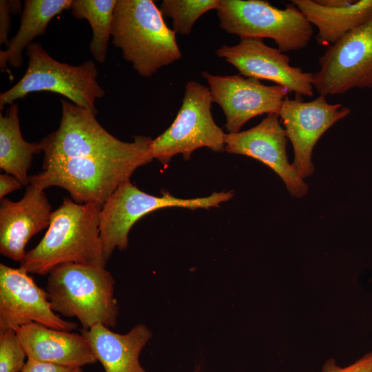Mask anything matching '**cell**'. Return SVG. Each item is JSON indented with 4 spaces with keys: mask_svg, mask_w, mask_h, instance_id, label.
<instances>
[{
    "mask_svg": "<svg viewBox=\"0 0 372 372\" xmlns=\"http://www.w3.org/2000/svg\"><path fill=\"white\" fill-rule=\"evenodd\" d=\"M219 25L240 39L269 38L282 52L306 48L313 36L312 25L293 3L284 9L263 0H220L216 10Z\"/></svg>",
    "mask_w": 372,
    "mask_h": 372,
    "instance_id": "cell-7",
    "label": "cell"
},
{
    "mask_svg": "<svg viewBox=\"0 0 372 372\" xmlns=\"http://www.w3.org/2000/svg\"><path fill=\"white\" fill-rule=\"evenodd\" d=\"M114 288V278L105 267L68 263L48 273L45 290L55 313L76 318L87 330L96 324L110 329L116 325Z\"/></svg>",
    "mask_w": 372,
    "mask_h": 372,
    "instance_id": "cell-3",
    "label": "cell"
},
{
    "mask_svg": "<svg viewBox=\"0 0 372 372\" xmlns=\"http://www.w3.org/2000/svg\"><path fill=\"white\" fill-rule=\"evenodd\" d=\"M209 85L212 101L223 110L229 133L240 131L251 118L262 114H278L289 91L285 87L266 85L260 80L241 75L202 73Z\"/></svg>",
    "mask_w": 372,
    "mask_h": 372,
    "instance_id": "cell-12",
    "label": "cell"
},
{
    "mask_svg": "<svg viewBox=\"0 0 372 372\" xmlns=\"http://www.w3.org/2000/svg\"><path fill=\"white\" fill-rule=\"evenodd\" d=\"M42 151L39 143L25 141L21 132L19 108L12 104L5 115L0 113V168L15 177L23 186L29 185L28 171L33 156Z\"/></svg>",
    "mask_w": 372,
    "mask_h": 372,
    "instance_id": "cell-21",
    "label": "cell"
},
{
    "mask_svg": "<svg viewBox=\"0 0 372 372\" xmlns=\"http://www.w3.org/2000/svg\"><path fill=\"white\" fill-rule=\"evenodd\" d=\"M287 143L278 114H269L254 127L226 134L225 151L262 162L281 178L292 196L301 198L307 193L308 185L289 163Z\"/></svg>",
    "mask_w": 372,
    "mask_h": 372,
    "instance_id": "cell-15",
    "label": "cell"
},
{
    "mask_svg": "<svg viewBox=\"0 0 372 372\" xmlns=\"http://www.w3.org/2000/svg\"><path fill=\"white\" fill-rule=\"evenodd\" d=\"M116 2L117 0H73L70 8L74 17L88 21L92 30L90 51L100 63L106 60Z\"/></svg>",
    "mask_w": 372,
    "mask_h": 372,
    "instance_id": "cell-22",
    "label": "cell"
},
{
    "mask_svg": "<svg viewBox=\"0 0 372 372\" xmlns=\"http://www.w3.org/2000/svg\"><path fill=\"white\" fill-rule=\"evenodd\" d=\"M318 63L312 84L320 95L372 88V17L328 46Z\"/></svg>",
    "mask_w": 372,
    "mask_h": 372,
    "instance_id": "cell-10",
    "label": "cell"
},
{
    "mask_svg": "<svg viewBox=\"0 0 372 372\" xmlns=\"http://www.w3.org/2000/svg\"><path fill=\"white\" fill-rule=\"evenodd\" d=\"M216 54L234 66L241 76L273 81L298 96L313 95V73L291 65L287 55L262 39H240L235 45L221 46Z\"/></svg>",
    "mask_w": 372,
    "mask_h": 372,
    "instance_id": "cell-14",
    "label": "cell"
},
{
    "mask_svg": "<svg viewBox=\"0 0 372 372\" xmlns=\"http://www.w3.org/2000/svg\"><path fill=\"white\" fill-rule=\"evenodd\" d=\"M44 189L29 184L19 201L1 199L0 253L21 262L30 239L49 227L52 211Z\"/></svg>",
    "mask_w": 372,
    "mask_h": 372,
    "instance_id": "cell-16",
    "label": "cell"
},
{
    "mask_svg": "<svg viewBox=\"0 0 372 372\" xmlns=\"http://www.w3.org/2000/svg\"><path fill=\"white\" fill-rule=\"evenodd\" d=\"M322 372H372V351L366 353L359 360L347 367L336 365L333 359H329L323 365Z\"/></svg>",
    "mask_w": 372,
    "mask_h": 372,
    "instance_id": "cell-25",
    "label": "cell"
},
{
    "mask_svg": "<svg viewBox=\"0 0 372 372\" xmlns=\"http://www.w3.org/2000/svg\"><path fill=\"white\" fill-rule=\"evenodd\" d=\"M28 65L22 78L0 94L1 112L6 105L14 104L35 92H51L67 97L75 105L97 115L96 99L105 94L97 81L95 63L87 61L79 65L61 63L53 59L41 44L32 42L26 48Z\"/></svg>",
    "mask_w": 372,
    "mask_h": 372,
    "instance_id": "cell-5",
    "label": "cell"
},
{
    "mask_svg": "<svg viewBox=\"0 0 372 372\" xmlns=\"http://www.w3.org/2000/svg\"><path fill=\"white\" fill-rule=\"evenodd\" d=\"M61 118L58 129L40 142L43 163L72 158L125 156L152 153V139L136 136L125 142L110 134L91 111L61 99Z\"/></svg>",
    "mask_w": 372,
    "mask_h": 372,
    "instance_id": "cell-6",
    "label": "cell"
},
{
    "mask_svg": "<svg viewBox=\"0 0 372 372\" xmlns=\"http://www.w3.org/2000/svg\"><path fill=\"white\" fill-rule=\"evenodd\" d=\"M350 112L348 107L331 104L322 95L311 101L290 99L288 96L284 99L278 115L293 148L292 165L301 178L304 179L314 172L312 152L318 140Z\"/></svg>",
    "mask_w": 372,
    "mask_h": 372,
    "instance_id": "cell-13",
    "label": "cell"
},
{
    "mask_svg": "<svg viewBox=\"0 0 372 372\" xmlns=\"http://www.w3.org/2000/svg\"><path fill=\"white\" fill-rule=\"evenodd\" d=\"M28 359L16 331L0 333V372H21Z\"/></svg>",
    "mask_w": 372,
    "mask_h": 372,
    "instance_id": "cell-24",
    "label": "cell"
},
{
    "mask_svg": "<svg viewBox=\"0 0 372 372\" xmlns=\"http://www.w3.org/2000/svg\"><path fill=\"white\" fill-rule=\"evenodd\" d=\"M233 196L231 191L195 198H180L168 192L156 196L143 192L128 180L115 190L100 211V238L105 258L107 262L116 249H125L132 226L155 210L174 207L190 209L219 207Z\"/></svg>",
    "mask_w": 372,
    "mask_h": 372,
    "instance_id": "cell-8",
    "label": "cell"
},
{
    "mask_svg": "<svg viewBox=\"0 0 372 372\" xmlns=\"http://www.w3.org/2000/svg\"><path fill=\"white\" fill-rule=\"evenodd\" d=\"M154 159L152 153L125 156L72 158L43 163V170L29 176V183L43 189L57 186L73 200L102 208L136 169Z\"/></svg>",
    "mask_w": 372,
    "mask_h": 372,
    "instance_id": "cell-4",
    "label": "cell"
},
{
    "mask_svg": "<svg viewBox=\"0 0 372 372\" xmlns=\"http://www.w3.org/2000/svg\"><path fill=\"white\" fill-rule=\"evenodd\" d=\"M316 1L325 7L342 8L349 6L354 1L351 0H316Z\"/></svg>",
    "mask_w": 372,
    "mask_h": 372,
    "instance_id": "cell-29",
    "label": "cell"
},
{
    "mask_svg": "<svg viewBox=\"0 0 372 372\" xmlns=\"http://www.w3.org/2000/svg\"><path fill=\"white\" fill-rule=\"evenodd\" d=\"M73 0H25L20 19V26L10 40L8 48L0 51V68L8 65L20 68L22 54L33 40L45 34L50 21L65 10L70 9Z\"/></svg>",
    "mask_w": 372,
    "mask_h": 372,
    "instance_id": "cell-20",
    "label": "cell"
},
{
    "mask_svg": "<svg viewBox=\"0 0 372 372\" xmlns=\"http://www.w3.org/2000/svg\"><path fill=\"white\" fill-rule=\"evenodd\" d=\"M10 1H0V44H4L8 46L10 41L8 40L9 32L11 28L10 14Z\"/></svg>",
    "mask_w": 372,
    "mask_h": 372,
    "instance_id": "cell-27",
    "label": "cell"
},
{
    "mask_svg": "<svg viewBox=\"0 0 372 372\" xmlns=\"http://www.w3.org/2000/svg\"><path fill=\"white\" fill-rule=\"evenodd\" d=\"M101 208L70 198L52 213L48 230L33 249L26 252L19 267L29 273L48 275L58 265L68 263L106 267L100 238Z\"/></svg>",
    "mask_w": 372,
    "mask_h": 372,
    "instance_id": "cell-1",
    "label": "cell"
},
{
    "mask_svg": "<svg viewBox=\"0 0 372 372\" xmlns=\"http://www.w3.org/2000/svg\"><path fill=\"white\" fill-rule=\"evenodd\" d=\"M23 185L13 176L8 174L0 175V198L20 189Z\"/></svg>",
    "mask_w": 372,
    "mask_h": 372,
    "instance_id": "cell-28",
    "label": "cell"
},
{
    "mask_svg": "<svg viewBox=\"0 0 372 372\" xmlns=\"http://www.w3.org/2000/svg\"><path fill=\"white\" fill-rule=\"evenodd\" d=\"M16 332L28 358L81 367L98 362L89 341L81 332L71 333L37 323L23 325Z\"/></svg>",
    "mask_w": 372,
    "mask_h": 372,
    "instance_id": "cell-17",
    "label": "cell"
},
{
    "mask_svg": "<svg viewBox=\"0 0 372 372\" xmlns=\"http://www.w3.org/2000/svg\"><path fill=\"white\" fill-rule=\"evenodd\" d=\"M112 44L141 76L180 59L176 33L152 0H117L112 19Z\"/></svg>",
    "mask_w": 372,
    "mask_h": 372,
    "instance_id": "cell-2",
    "label": "cell"
},
{
    "mask_svg": "<svg viewBox=\"0 0 372 372\" xmlns=\"http://www.w3.org/2000/svg\"><path fill=\"white\" fill-rule=\"evenodd\" d=\"M105 372H147L139 355L152 336L150 330L138 324L128 333L120 334L102 324L81 330Z\"/></svg>",
    "mask_w": 372,
    "mask_h": 372,
    "instance_id": "cell-18",
    "label": "cell"
},
{
    "mask_svg": "<svg viewBox=\"0 0 372 372\" xmlns=\"http://www.w3.org/2000/svg\"><path fill=\"white\" fill-rule=\"evenodd\" d=\"M209 88L194 81L186 83L182 105L172 125L152 139L154 159L168 164L177 154L185 160L194 151L207 147L213 152L225 151V135L214 120Z\"/></svg>",
    "mask_w": 372,
    "mask_h": 372,
    "instance_id": "cell-9",
    "label": "cell"
},
{
    "mask_svg": "<svg viewBox=\"0 0 372 372\" xmlns=\"http://www.w3.org/2000/svg\"><path fill=\"white\" fill-rule=\"evenodd\" d=\"M21 372H84L81 366H65L28 358Z\"/></svg>",
    "mask_w": 372,
    "mask_h": 372,
    "instance_id": "cell-26",
    "label": "cell"
},
{
    "mask_svg": "<svg viewBox=\"0 0 372 372\" xmlns=\"http://www.w3.org/2000/svg\"><path fill=\"white\" fill-rule=\"evenodd\" d=\"M30 323L65 331L78 328L76 322L63 320L53 311L46 291L29 273L1 263L0 333Z\"/></svg>",
    "mask_w": 372,
    "mask_h": 372,
    "instance_id": "cell-11",
    "label": "cell"
},
{
    "mask_svg": "<svg viewBox=\"0 0 372 372\" xmlns=\"http://www.w3.org/2000/svg\"><path fill=\"white\" fill-rule=\"evenodd\" d=\"M318 29L316 41L329 46L372 17V0L354 1L342 8L323 6L313 0H291Z\"/></svg>",
    "mask_w": 372,
    "mask_h": 372,
    "instance_id": "cell-19",
    "label": "cell"
},
{
    "mask_svg": "<svg viewBox=\"0 0 372 372\" xmlns=\"http://www.w3.org/2000/svg\"><path fill=\"white\" fill-rule=\"evenodd\" d=\"M219 4L220 0H163L159 10L163 17L172 19L176 34L187 36L198 18Z\"/></svg>",
    "mask_w": 372,
    "mask_h": 372,
    "instance_id": "cell-23",
    "label": "cell"
}]
</instances>
